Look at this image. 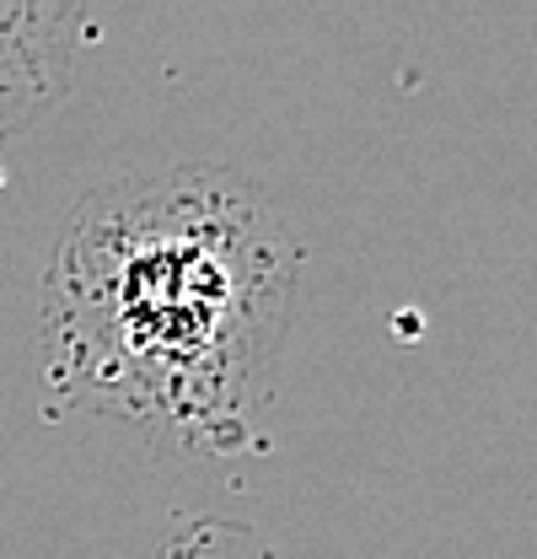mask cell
<instances>
[{
    "mask_svg": "<svg viewBox=\"0 0 537 559\" xmlns=\"http://www.w3.org/2000/svg\"><path fill=\"white\" fill-rule=\"evenodd\" d=\"M301 242L231 167L108 183L44 275V382L70 409L231 452L274 399Z\"/></svg>",
    "mask_w": 537,
    "mask_h": 559,
    "instance_id": "6da1fadb",
    "label": "cell"
},
{
    "mask_svg": "<svg viewBox=\"0 0 537 559\" xmlns=\"http://www.w3.org/2000/svg\"><path fill=\"white\" fill-rule=\"evenodd\" d=\"M75 38L70 5H0V145L65 97Z\"/></svg>",
    "mask_w": 537,
    "mask_h": 559,
    "instance_id": "7a4b0ae2",
    "label": "cell"
}]
</instances>
